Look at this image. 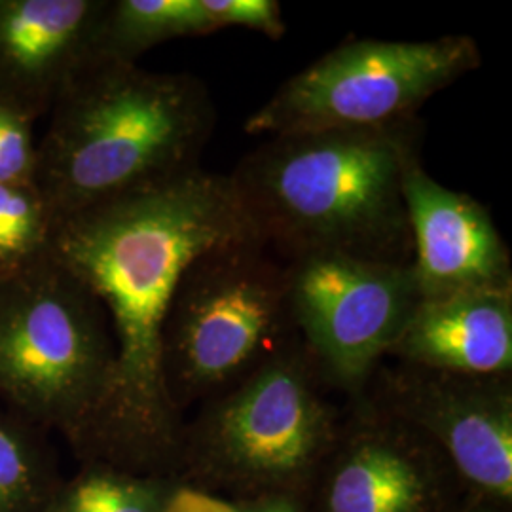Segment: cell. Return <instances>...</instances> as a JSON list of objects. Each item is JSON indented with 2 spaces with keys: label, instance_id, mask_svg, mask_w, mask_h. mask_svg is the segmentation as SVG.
I'll use <instances>...</instances> for the list:
<instances>
[{
  "label": "cell",
  "instance_id": "cell-20",
  "mask_svg": "<svg viewBox=\"0 0 512 512\" xmlns=\"http://www.w3.org/2000/svg\"><path fill=\"white\" fill-rule=\"evenodd\" d=\"M173 499L179 505H183L188 512H245L226 501H220L217 497H211L202 492H192V490H181ZM260 512H293V509L287 505H274Z\"/></svg>",
  "mask_w": 512,
  "mask_h": 512
},
{
  "label": "cell",
  "instance_id": "cell-18",
  "mask_svg": "<svg viewBox=\"0 0 512 512\" xmlns=\"http://www.w3.org/2000/svg\"><path fill=\"white\" fill-rule=\"evenodd\" d=\"M69 512H152L147 495L135 486L110 478H90L80 484Z\"/></svg>",
  "mask_w": 512,
  "mask_h": 512
},
{
  "label": "cell",
  "instance_id": "cell-9",
  "mask_svg": "<svg viewBox=\"0 0 512 512\" xmlns=\"http://www.w3.org/2000/svg\"><path fill=\"white\" fill-rule=\"evenodd\" d=\"M403 196L420 300L512 291L509 245L482 203L435 181L421 154L404 169Z\"/></svg>",
  "mask_w": 512,
  "mask_h": 512
},
{
  "label": "cell",
  "instance_id": "cell-1",
  "mask_svg": "<svg viewBox=\"0 0 512 512\" xmlns=\"http://www.w3.org/2000/svg\"><path fill=\"white\" fill-rule=\"evenodd\" d=\"M256 239L228 175L194 171L48 226L46 249L92 291L116 349L101 410L120 425L169 423L164 334L179 279L205 251Z\"/></svg>",
  "mask_w": 512,
  "mask_h": 512
},
{
  "label": "cell",
  "instance_id": "cell-15",
  "mask_svg": "<svg viewBox=\"0 0 512 512\" xmlns=\"http://www.w3.org/2000/svg\"><path fill=\"white\" fill-rule=\"evenodd\" d=\"M48 239V219L31 186L0 183V274L38 255Z\"/></svg>",
  "mask_w": 512,
  "mask_h": 512
},
{
  "label": "cell",
  "instance_id": "cell-10",
  "mask_svg": "<svg viewBox=\"0 0 512 512\" xmlns=\"http://www.w3.org/2000/svg\"><path fill=\"white\" fill-rule=\"evenodd\" d=\"M503 378H473L410 365L391 389L395 410L437 435L463 475L509 499L512 399Z\"/></svg>",
  "mask_w": 512,
  "mask_h": 512
},
{
  "label": "cell",
  "instance_id": "cell-21",
  "mask_svg": "<svg viewBox=\"0 0 512 512\" xmlns=\"http://www.w3.org/2000/svg\"><path fill=\"white\" fill-rule=\"evenodd\" d=\"M165 512H188L184 509L183 505H179L175 499H171V503H169V507H167V511Z\"/></svg>",
  "mask_w": 512,
  "mask_h": 512
},
{
  "label": "cell",
  "instance_id": "cell-16",
  "mask_svg": "<svg viewBox=\"0 0 512 512\" xmlns=\"http://www.w3.org/2000/svg\"><path fill=\"white\" fill-rule=\"evenodd\" d=\"M213 29L239 27L255 31L270 40H281L287 33L281 4L275 0H202Z\"/></svg>",
  "mask_w": 512,
  "mask_h": 512
},
{
  "label": "cell",
  "instance_id": "cell-3",
  "mask_svg": "<svg viewBox=\"0 0 512 512\" xmlns=\"http://www.w3.org/2000/svg\"><path fill=\"white\" fill-rule=\"evenodd\" d=\"M37 147L31 188L48 226L200 171L217 110L200 78L92 57L67 82Z\"/></svg>",
  "mask_w": 512,
  "mask_h": 512
},
{
  "label": "cell",
  "instance_id": "cell-7",
  "mask_svg": "<svg viewBox=\"0 0 512 512\" xmlns=\"http://www.w3.org/2000/svg\"><path fill=\"white\" fill-rule=\"evenodd\" d=\"M285 274L294 327L351 389L365 384L420 302L412 264L319 253L287 260Z\"/></svg>",
  "mask_w": 512,
  "mask_h": 512
},
{
  "label": "cell",
  "instance_id": "cell-12",
  "mask_svg": "<svg viewBox=\"0 0 512 512\" xmlns=\"http://www.w3.org/2000/svg\"><path fill=\"white\" fill-rule=\"evenodd\" d=\"M389 355L427 370L503 378L512 366V291L420 300Z\"/></svg>",
  "mask_w": 512,
  "mask_h": 512
},
{
  "label": "cell",
  "instance_id": "cell-8",
  "mask_svg": "<svg viewBox=\"0 0 512 512\" xmlns=\"http://www.w3.org/2000/svg\"><path fill=\"white\" fill-rule=\"evenodd\" d=\"M329 420L308 366L293 351H279L220 401L209 435L220 454L243 469L285 475L313 458Z\"/></svg>",
  "mask_w": 512,
  "mask_h": 512
},
{
  "label": "cell",
  "instance_id": "cell-14",
  "mask_svg": "<svg viewBox=\"0 0 512 512\" xmlns=\"http://www.w3.org/2000/svg\"><path fill=\"white\" fill-rule=\"evenodd\" d=\"M211 33L202 0H114L101 21L95 57L137 63L162 42Z\"/></svg>",
  "mask_w": 512,
  "mask_h": 512
},
{
  "label": "cell",
  "instance_id": "cell-2",
  "mask_svg": "<svg viewBox=\"0 0 512 512\" xmlns=\"http://www.w3.org/2000/svg\"><path fill=\"white\" fill-rule=\"evenodd\" d=\"M423 122L277 135L228 175L255 238L274 255L355 256L412 264L404 169Z\"/></svg>",
  "mask_w": 512,
  "mask_h": 512
},
{
  "label": "cell",
  "instance_id": "cell-17",
  "mask_svg": "<svg viewBox=\"0 0 512 512\" xmlns=\"http://www.w3.org/2000/svg\"><path fill=\"white\" fill-rule=\"evenodd\" d=\"M35 162L31 122L0 105V183L31 186Z\"/></svg>",
  "mask_w": 512,
  "mask_h": 512
},
{
  "label": "cell",
  "instance_id": "cell-11",
  "mask_svg": "<svg viewBox=\"0 0 512 512\" xmlns=\"http://www.w3.org/2000/svg\"><path fill=\"white\" fill-rule=\"evenodd\" d=\"M109 0H0V105L33 122L97 55Z\"/></svg>",
  "mask_w": 512,
  "mask_h": 512
},
{
  "label": "cell",
  "instance_id": "cell-19",
  "mask_svg": "<svg viewBox=\"0 0 512 512\" xmlns=\"http://www.w3.org/2000/svg\"><path fill=\"white\" fill-rule=\"evenodd\" d=\"M29 486V469L16 437L0 425V512L16 507Z\"/></svg>",
  "mask_w": 512,
  "mask_h": 512
},
{
  "label": "cell",
  "instance_id": "cell-5",
  "mask_svg": "<svg viewBox=\"0 0 512 512\" xmlns=\"http://www.w3.org/2000/svg\"><path fill=\"white\" fill-rule=\"evenodd\" d=\"M99 298L44 249L0 274V389L18 403L73 414L101 408L112 353Z\"/></svg>",
  "mask_w": 512,
  "mask_h": 512
},
{
  "label": "cell",
  "instance_id": "cell-4",
  "mask_svg": "<svg viewBox=\"0 0 512 512\" xmlns=\"http://www.w3.org/2000/svg\"><path fill=\"white\" fill-rule=\"evenodd\" d=\"M480 63V48L467 35L346 40L285 80L243 129L277 137L389 126L416 118L433 95Z\"/></svg>",
  "mask_w": 512,
  "mask_h": 512
},
{
  "label": "cell",
  "instance_id": "cell-13",
  "mask_svg": "<svg viewBox=\"0 0 512 512\" xmlns=\"http://www.w3.org/2000/svg\"><path fill=\"white\" fill-rule=\"evenodd\" d=\"M425 497L412 461L384 440L363 442L330 488V512H418Z\"/></svg>",
  "mask_w": 512,
  "mask_h": 512
},
{
  "label": "cell",
  "instance_id": "cell-6",
  "mask_svg": "<svg viewBox=\"0 0 512 512\" xmlns=\"http://www.w3.org/2000/svg\"><path fill=\"white\" fill-rule=\"evenodd\" d=\"M287 327L285 262L258 239L222 243L198 256L177 283L164 334V378L198 393L232 382ZM272 359V357H270Z\"/></svg>",
  "mask_w": 512,
  "mask_h": 512
}]
</instances>
